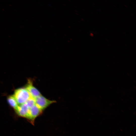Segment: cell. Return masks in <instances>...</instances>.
Here are the masks:
<instances>
[{
  "mask_svg": "<svg viewBox=\"0 0 136 136\" xmlns=\"http://www.w3.org/2000/svg\"><path fill=\"white\" fill-rule=\"evenodd\" d=\"M43 111L36 105L29 108L27 119L33 124L35 119L41 115Z\"/></svg>",
  "mask_w": 136,
  "mask_h": 136,
  "instance_id": "obj_3",
  "label": "cell"
},
{
  "mask_svg": "<svg viewBox=\"0 0 136 136\" xmlns=\"http://www.w3.org/2000/svg\"><path fill=\"white\" fill-rule=\"evenodd\" d=\"M28 107L30 108L35 105V99L31 97L25 103Z\"/></svg>",
  "mask_w": 136,
  "mask_h": 136,
  "instance_id": "obj_7",
  "label": "cell"
},
{
  "mask_svg": "<svg viewBox=\"0 0 136 136\" xmlns=\"http://www.w3.org/2000/svg\"><path fill=\"white\" fill-rule=\"evenodd\" d=\"M35 99V105L43 111L51 105L56 102V101L50 100L42 95Z\"/></svg>",
  "mask_w": 136,
  "mask_h": 136,
  "instance_id": "obj_2",
  "label": "cell"
},
{
  "mask_svg": "<svg viewBox=\"0 0 136 136\" xmlns=\"http://www.w3.org/2000/svg\"><path fill=\"white\" fill-rule=\"evenodd\" d=\"M7 100L9 105L15 110L17 109L18 105L13 95L9 96L8 97Z\"/></svg>",
  "mask_w": 136,
  "mask_h": 136,
  "instance_id": "obj_6",
  "label": "cell"
},
{
  "mask_svg": "<svg viewBox=\"0 0 136 136\" xmlns=\"http://www.w3.org/2000/svg\"><path fill=\"white\" fill-rule=\"evenodd\" d=\"M13 95L19 105L25 103L31 97L29 92L25 88L16 89Z\"/></svg>",
  "mask_w": 136,
  "mask_h": 136,
  "instance_id": "obj_1",
  "label": "cell"
},
{
  "mask_svg": "<svg viewBox=\"0 0 136 136\" xmlns=\"http://www.w3.org/2000/svg\"><path fill=\"white\" fill-rule=\"evenodd\" d=\"M29 108L26 103L19 105L16 111L17 114L19 116L27 118Z\"/></svg>",
  "mask_w": 136,
  "mask_h": 136,
  "instance_id": "obj_4",
  "label": "cell"
},
{
  "mask_svg": "<svg viewBox=\"0 0 136 136\" xmlns=\"http://www.w3.org/2000/svg\"><path fill=\"white\" fill-rule=\"evenodd\" d=\"M31 97L35 99L41 95L40 92L33 86L32 83L29 81L25 88Z\"/></svg>",
  "mask_w": 136,
  "mask_h": 136,
  "instance_id": "obj_5",
  "label": "cell"
}]
</instances>
